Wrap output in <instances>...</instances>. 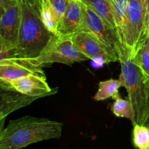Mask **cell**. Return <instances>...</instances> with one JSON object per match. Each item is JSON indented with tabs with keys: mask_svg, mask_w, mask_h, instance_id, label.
<instances>
[{
	"mask_svg": "<svg viewBox=\"0 0 149 149\" xmlns=\"http://www.w3.org/2000/svg\"><path fill=\"white\" fill-rule=\"evenodd\" d=\"M18 1L19 0H0V11Z\"/></svg>",
	"mask_w": 149,
	"mask_h": 149,
	"instance_id": "obj_23",
	"label": "cell"
},
{
	"mask_svg": "<svg viewBox=\"0 0 149 149\" xmlns=\"http://www.w3.org/2000/svg\"><path fill=\"white\" fill-rule=\"evenodd\" d=\"M146 127H149V87H148V97H147L146 106L145 116H144L143 125Z\"/></svg>",
	"mask_w": 149,
	"mask_h": 149,
	"instance_id": "obj_22",
	"label": "cell"
},
{
	"mask_svg": "<svg viewBox=\"0 0 149 149\" xmlns=\"http://www.w3.org/2000/svg\"><path fill=\"white\" fill-rule=\"evenodd\" d=\"M111 106V111L117 117L126 118L132 122V125L136 124V114L133 106L129 99H122L120 94L114 99Z\"/></svg>",
	"mask_w": 149,
	"mask_h": 149,
	"instance_id": "obj_17",
	"label": "cell"
},
{
	"mask_svg": "<svg viewBox=\"0 0 149 149\" xmlns=\"http://www.w3.org/2000/svg\"><path fill=\"white\" fill-rule=\"evenodd\" d=\"M142 1L145 11L146 27L147 33L149 35V0H142Z\"/></svg>",
	"mask_w": 149,
	"mask_h": 149,
	"instance_id": "obj_21",
	"label": "cell"
},
{
	"mask_svg": "<svg viewBox=\"0 0 149 149\" xmlns=\"http://www.w3.org/2000/svg\"><path fill=\"white\" fill-rule=\"evenodd\" d=\"M63 127L62 122L31 116L10 120L0 130V149H20L41 141L59 139Z\"/></svg>",
	"mask_w": 149,
	"mask_h": 149,
	"instance_id": "obj_1",
	"label": "cell"
},
{
	"mask_svg": "<svg viewBox=\"0 0 149 149\" xmlns=\"http://www.w3.org/2000/svg\"><path fill=\"white\" fill-rule=\"evenodd\" d=\"M20 3L21 25L13 58L33 59L41 55L55 34L44 25L40 17L39 4L31 5L21 1Z\"/></svg>",
	"mask_w": 149,
	"mask_h": 149,
	"instance_id": "obj_2",
	"label": "cell"
},
{
	"mask_svg": "<svg viewBox=\"0 0 149 149\" xmlns=\"http://www.w3.org/2000/svg\"><path fill=\"white\" fill-rule=\"evenodd\" d=\"M88 59L74 45L72 36L65 37L55 34L39 57L33 59L18 60L34 66L42 67L53 63L71 65Z\"/></svg>",
	"mask_w": 149,
	"mask_h": 149,
	"instance_id": "obj_4",
	"label": "cell"
},
{
	"mask_svg": "<svg viewBox=\"0 0 149 149\" xmlns=\"http://www.w3.org/2000/svg\"><path fill=\"white\" fill-rule=\"evenodd\" d=\"M35 74L46 77L42 67H36L15 58L0 61V79L10 81Z\"/></svg>",
	"mask_w": 149,
	"mask_h": 149,
	"instance_id": "obj_11",
	"label": "cell"
},
{
	"mask_svg": "<svg viewBox=\"0 0 149 149\" xmlns=\"http://www.w3.org/2000/svg\"><path fill=\"white\" fill-rule=\"evenodd\" d=\"M40 17L48 31L56 34L60 20L49 0H38Z\"/></svg>",
	"mask_w": 149,
	"mask_h": 149,
	"instance_id": "obj_15",
	"label": "cell"
},
{
	"mask_svg": "<svg viewBox=\"0 0 149 149\" xmlns=\"http://www.w3.org/2000/svg\"><path fill=\"white\" fill-rule=\"evenodd\" d=\"M72 40L77 48L89 59L102 58L106 63L119 61L118 57L101 41L90 33L79 31L72 36Z\"/></svg>",
	"mask_w": 149,
	"mask_h": 149,
	"instance_id": "obj_9",
	"label": "cell"
},
{
	"mask_svg": "<svg viewBox=\"0 0 149 149\" xmlns=\"http://www.w3.org/2000/svg\"><path fill=\"white\" fill-rule=\"evenodd\" d=\"M37 97L27 95L15 89L0 84V122L3 130L4 119L10 113L31 104Z\"/></svg>",
	"mask_w": 149,
	"mask_h": 149,
	"instance_id": "obj_10",
	"label": "cell"
},
{
	"mask_svg": "<svg viewBox=\"0 0 149 149\" xmlns=\"http://www.w3.org/2000/svg\"><path fill=\"white\" fill-rule=\"evenodd\" d=\"M132 144L137 149H149V127L138 124L133 125Z\"/></svg>",
	"mask_w": 149,
	"mask_h": 149,
	"instance_id": "obj_18",
	"label": "cell"
},
{
	"mask_svg": "<svg viewBox=\"0 0 149 149\" xmlns=\"http://www.w3.org/2000/svg\"><path fill=\"white\" fill-rule=\"evenodd\" d=\"M128 23L127 47L134 57L148 36L142 0H128Z\"/></svg>",
	"mask_w": 149,
	"mask_h": 149,
	"instance_id": "obj_6",
	"label": "cell"
},
{
	"mask_svg": "<svg viewBox=\"0 0 149 149\" xmlns=\"http://www.w3.org/2000/svg\"><path fill=\"white\" fill-rule=\"evenodd\" d=\"M82 11V21L78 32L84 31L95 36L118 57L119 61L122 45L116 32L93 10L83 3Z\"/></svg>",
	"mask_w": 149,
	"mask_h": 149,
	"instance_id": "obj_5",
	"label": "cell"
},
{
	"mask_svg": "<svg viewBox=\"0 0 149 149\" xmlns=\"http://www.w3.org/2000/svg\"><path fill=\"white\" fill-rule=\"evenodd\" d=\"M119 41L127 47L128 23V0H109Z\"/></svg>",
	"mask_w": 149,
	"mask_h": 149,
	"instance_id": "obj_13",
	"label": "cell"
},
{
	"mask_svg": "<svg viewBox=\"0 0 149 149\" xmlns=\"http://www.w3.org/2000/svg\"><path fill=\"white\" fill-rule=\"evenodd\" d=\"M20 1L31 4V5H37L38 4V0H20Z\"/></svg>",
	"mask_w": 149,
	"mask_h": 149,
	"instance_id": "obj_24",
	"label": "cell"
},
{
	"mask_svg": "<svg viewBox=\"0 0 149 149\" xmlns=\"http://www.w3.org/2000/svg\"><path fill=\"white\" fill-rule=\"evenodd\" d=\"M122 86L121 80L116 79H110L100 81L98 84V90L93 97L95 101L107 100L109 98L114 99L118 95H119V90Z\"/></svg>",
	"mask_w": 149,
	"mask_h": 149,
	"instance_id": "obj_16",
	"label": "cell"
},
{
	"mask_svg": "<svg viewBox=\"0 0 149 149\" xmlns=\"http://www.w3.org/2000/svg\"><path fill=\"white\" fill-rule=\"evenodd\" d=\"M69 1L70 0H49L57 15H58L60 22L62 20L63 17L66 11Z\"/></svg>",
	"mask_w": 149,
	"mask_h": 149,
	"instance_id": "obj_20",
	"label": "cell"
},
{
	"mask_svg": "<svg viewBox=\"0 0 149 149\" xmlns=\"http://www.w3.org/2000/svg\"><path fill=\"white\" fill-rule=\"evenodd\" d=\"M82 2L79 0H70L66 11L58 27L56 35L72 36L79 31L82 21Z\"/></svg>",
	"mask_w": 149,
	"mask_h": 149,
	"instance_id": "obj_12",
	"label": "cell"
},
{
	"mask_svg": "<svg viewBox=\"0 0 149 149\" xmlns=\"http://www.w3.org/2000/svg\"><path fill=\"white\" fill-rule=\"evenodd\" d=\"M148 86L149 87V80H148Z\"/></svg>",
	"mask_w": 149,
	"mask_h": 149,
	"instance_id": "obj_25",
	"label": "cell"
},
{
	"mask_svg": "<svg viewBox=\"0 0 149 149\" xmlns=\"http://www.w3.org/2000/svg\"><path fill=\"white\" fill-rule=\"evenodd\" d=\"M79 1H81V0H79Z\"/></svg>",
	"mask_w": 149,
	"mask_h": 149,
	"instance_id": "obj_26",
	"label": "cell"
},
{
	"mask_svg": "<svg viewBox=\"0 0 149 149\" xmlns=\"http://www.w3.org/2000/svg\"><path fill=\"white\" fill-rule=\"evenodd\" d=\"M137 63L139 65L144 74L149 80V35L133 57Z\"/></svg>",
	"mask_w": 149,
	"mask_h": 149,
	"instance_id": "obj_19",
	"label": "cell"
},
{
	"mask_svg": "<svg viewBox=\"0 0 149 149\" xmlns=\"http://www.w3.org/2000/svg\"><path fill=\"white\" fill-rule=\"evenodd\" d=\"M121 74L119 79L125 87L128 98L136 114V124L143 125L148 97V79L133 57L130 50L122 45L119 55Z\"/></svg>",
	"mask_w": 149,
	"mask_h": 149,
	"instance_id": "obj_3",
	"label": "cell"
},
{
	"mask_svg": "<svg viewBox=\"0 0 149 149\" xmlns=\"http://www.w3.org/2000/svg\"><path fill=\"white\" fill-rule=\"evenodd\" d=\"M21 25L20 0L0 11V45L15 49Z\"/></svg>",
	"mask_w": 149,
	"mask_h": 149,
	"instance_id": "obj_7",
	"label": "cell"
},
{
	"mask_svg": "<svg viewBox=\"0 0 149 149\" xmlns=\"http://www.w3.org/2000/svg\"><path fill=\"white\" fill-rule=\"evenodd\" d=\"M81 1L93 10L109 27L111 28L116 33V23L109 0H81Z\"/></svg>",
	"mask_w": 149,
	"mask_h": 149,
	"instance_id": "obj_14",
	"label": "cell"
},
{
	"mask_svg": "<svg viewBox=\"0 0 149 149\" xmlns=\"http://www.w3.org/2000/svg\"><path fill=\"white\" fill-rule=\"evenodd\" d=\"M0 84L15 89L27 95L37 97L38 98L47 97L58 93V88H50L47 81V77L31 74L17 79H0Z\"/></svg>",
	"mask_w": 149,
	"mask_h": 149,
	"instance_id": "obj_8",
	"label": "cell"
}]
</instances>
